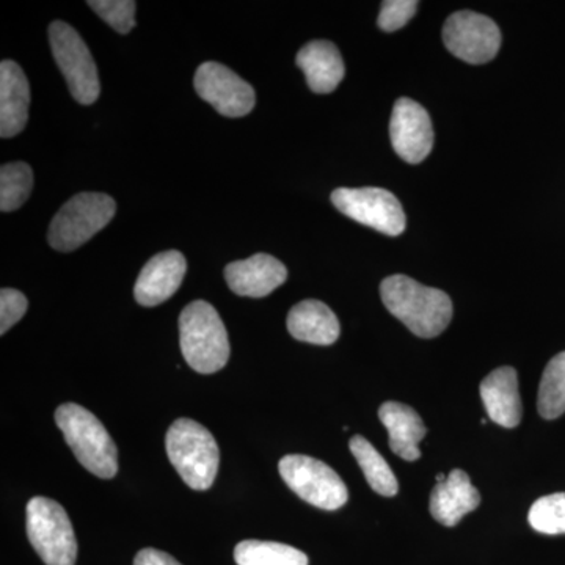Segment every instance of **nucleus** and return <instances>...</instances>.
<instances>
[{
	"label": "nucleus",
	"mask_w": 565,
	"mask_h": 565,
	"mask_svg": "<svg viewBox=\"0 0 565 565\" xmlns=\"http://www.w3.org/2000/svg\"><path fill=\"white\" fill-rule=\"evenodd\" d=\"M386 310L419 338H435L448 329L452 302L448 294L405 275H392L381 285Z\"/></svg>",
	"instance_id": "nucleus-1"
},
{
	"label": "nucleus",
	"mask_w": 565,
	"mask_h": 565,
	"mask_svg": "<svg viewBox=\"0 0 565 565\" xmlns=\"http://www.w3.org/2000/svg\"><path fill=\"white\" fill-rule=\"evenodd\" d=\"M180 344L195 373L214 374L230 360L228 332L211 303L195 300L180 316Z\"/></svg>",
	"instance_id": "nucleus-2"
},
{
	"label": "nucleus",
	"mask_w": 565,
	"mask_h": 565,
	"mask_svg": "<svg viewBox=\"0 0 565 565\" xmlns=\"http://www.w3.org/2000/svg\"><path fill=\"white\" fill-rule=\"evenodd\" d=\"M55 423L85 470L102 479L117 475V445L92 412L77 404H63L55 411Z\"/></svg>",
	"instance_id": "nucleus-3"
},
{
	"label": "nucleus",
	"mask_w": 565,
	"mask_h": 565,
	"mask_svg": "<svg viewBox=\"0 0 565 565\" xmlns=\"http://www.w3.org/2000/svg\"><path fill=\"white\" fill-rule=\"evenodd\" d=\"M166 448L185 484L200 492L211 489L221 463V451L206 427L193 419H177L167 433Z\"/></svg>",
	"instance_id": "nucleus-4"
},
{
	"label": "nucleus",
	"mask_w": 565,
	"mask_h": 565,
	"mask_svg": "<svg viewBox=\"0 0 565 565\" xmlns=\"http://www.w3.org/2000/svg\"><path fill=\"white\" fill-rule=\"evenodd\" d=\"M115 212L117 203L106 193H77L52 218L47 241L54 250H76L106 228Z\"/></svg>",
	"instance_id": "nucleus-5"
},
{
	"label": "nucleus",
	"mask_w": 565,
	"mask_h": 565,
	"mask_svg": "<svg viewBox=\"0 0 565 565\" xmlns=\"http://www.w3.org/2000/svg\"><path fill=\"white\" fill-rule=\"evenodd\" d=\"M28 535L44 564H76V534L68 514L57 501L44 497L29 501Z\"/></svg>",
	"instance_id": "nucleus-6"
},
{
	"label": "nucleus",
	"mask_w": 565,
	"mask_h": 565,
	"mask_svg": "<svg viewBox=\"0 0 565 565\" xmlns=\"http://www.w3.org/2000/svg\"><path fill=\"white\" fill-rule=\"evenodd\" d=\"M278 470L286 486L316 508L337 511L348 503L349 492L343 479L321 460L300 455L285 456Z\"/></svg>",
	"instance_id": "nucleus-7"
},
{
	"label": "nucleus",
	"mask_w": 565,
	"mask_h": 565,
	"mask_svg": "<svg viewBox=\"0 0 565 565\" xmlns=\"http://www.w3.org/2000/svg\"><path fill=\"white\" fill-rule=\"evenodd\" d=\"M50 43L55 63L65 76L73 98L84 106H90L99 98L98 70L90 50L79 33L70 24L54 21L50 25Z\"/></svg>",
	"instance_id": "nucleus-8"
},
{
	"label": "nucleus",
	"mask_w": 565,
	"mask_h": 565,
	"mask_svg": "<svg viewBox=\"0 0 565 565\" xmlns=\"http://www.w3.org/2000/svg\"><path fill=\"white\" fill-rule=\"evenodd\" d=\"M332 203L345 217L377 230L386 236H399L404 233L407 218L403 204L385 189H337L332 193Z\"/></svg>",
	"instance_id": "nucleus-9"
},
{
	"label": "nucleus",
	"mask_w": 565,
	"mask_h": 565,
	"mask_svg": "<svg viewBox=\"0 0 565 565\" xmlns=\"http://www.w3.org/2000/svg\"><path fill=\"white\" fill-rule=\"evenodd\" d=\"M444 41L446 50L460 61L482 65L497 57L501 32L484 14L459 11L445 22Z\"/></svg>",
	"instance_id": "nucleus-10"
},
{
	"label": "nucleus",
	"mask_w": 565,
	"mask_h": 565,
	"mask_svg": "<svg viewBox=\"0 0 565 565\" xmlns=\"http://www.w3.org/2000/svg\"><path fill=\"white\" fill-rule=\"evenodd\" d=\"M193 85L200 98L210 103L223 117H245L255 107L256 95L252 85L222 63L200 65Z\"/></svg>",
	"instance_id": "nucleus-11"
},
{
	"label": "nucleus",
	"mask_w": 565,
	"mask_h": 565,
	"mask_svg": "<svg viewBox=\"0 0 565 565\" xmlns=\"http://www.w3.org/2000/svg\"><path fill=\"white\" fill-rule=\"evenodd\" d=\"M390 137L394 151L405 162H423L434 147V128L429 114L414 99H397L390 121Z\"/></svg>",
	"instance_id": "nucleus-12"
},
{
	"label": "nucleus",
	"mask_w": 565,
	"mask_h": 565,
	"mask_svg": "<svg viewBox=\"0 0 565 565\" xmlns=\"http://www.w3.org/2000/svg\"><path fill=\"white\" fill-rule=\"evenodd\" d=\"M188 263L177 250L159 253L145 264L137 278L134 297L141 307H156L169 300L184 280Z\"/></svg>",
	"instance_id": "nucleus-13"
},
{
	"label": "nucleus",
	"mask_w": 565,
	"mask_h": 565,
	"mask_svg": "<svg viewBox=\"0 0 565 565\" xmlns=\"http://www.w3.org/2000/svg\"><path fill=\"white\" fill-rule=\"evenodd\" d=\"M288 278L285 264L274 256L258 253L243 262H234L225 267V280L230 289L241 297L262 299L280 288Z\"/></svg>",
	"instance_id": "nucleus-14"
},
{
	"label": "nucleus",
	"mask_w": 565,
	"mask_h": 565,
	"mask_svg": "<svg viewBox=\"0 0 565 565\" xmlns=\"http://www.w3.org/2000/svg\"><path fill=\"white\" fill-rule=\"evenodd\" d=\"M31 107V87L17 62L0 63V136L11 139L24 131Z\"/></svg>",
	"instance_id": "nucleus-15"
},
{
	"label": "nucleus",
	"mask_w": 565,
	"mask_h": 565,
	"mask_svg": "<svg viewBox=\"0 0 565 565\" xmlns=\"http://www.w3.org/2000/svg\"><path fill=\"white\" fill-rule=\"evenodd\" d=\"M481 397L493 423L512 429L522 422L523 405L514 367H498L487 375L481 384Z\"/></svg>",
	"instance_id": "nucleus-16"
},
{
	"label": "nucleus",
	"mask_w": 565,
	"mask_h": 565,
	"mask_svg": "<svg viewBox=\"0 0 565 565\" xmlns=\"http://www.w3.org/2000/svg\"><path fill=\"white\" fill-rule=\"evenodd\" d=\"M481 504V494L462 470H452L448 479L434 487L430 514L445 526H456Z\"/></svg>",
	"instance_id": "nucleus-17"
},
{
	"label": "nucleus",
	"mask_w": 565,
	"mask_h": 565,
	"mask_svg": "<svg viewBox=\"0 0 565 565\" xmlns=\"http://www.w3.org/2000/svg\"><path fill=\"white\" fill-rule=\"evenodd\" d=\"M379 418L388 429V444L394 455L407 462H415L422 457L419 444L426 437L427 430L422 416L414 408L390 401L379 408Z\"/></svg>",
	"instance_id": "nucleus-18"
},
{
	"label": "nucleus",
	"mask_w": 565,
	"mask_h": 565,
	"mask_svg": "<svg viewBox=\"0 0 565 565\" xmlns=\"http://www.w3.org/2000/svg\"><path fill=\"white\" fill-rule=\"evenodd\" d=\"M296 62L307 77L308 87L319 95L332 93L345 74L343 57L330 41H311L305 44L297 54Z\"/></svg>",
	"instance_id": "nucleus-19"
},
{
	"label": "nucleus",
	"mask_w": 565,
	"mask_h": 565,
	"mask_svg": "<svg viewBox=\"0 0 565 565\" xmlns=\"http://www.w3.org/2000/svg\"><path fill=\"white\" fill-rule=\"evenodd\" d=\"M288 330L292 338L303 343L330 345L340 338L337 315L319 300H303L288 315Z\"/></svg>",
	"instance_id": "nucleus-20"
},
{
	"label": "nucleus",
	"mask_w": 565,
	"mask_h": 565,
	"mask_svg": "<svg viewBox=\"0 0 565 565\" xmlns=\"http://www.w3.org/2000/svg\"><path fill=\"white\" fill-rule=\"evenodd\" d=\"M349 448H351L353 457L363 470L367 484L374 492L382 494V497H394L399 492V482H397L392 468L366 438L362 435H353L351 441H349Z\"/></svg>",
	"instance_id": "nucleus-21"
},
{
	"label": "nucleus",
	"mask_w": 565,
	"mask_h": 565,
	"mask_svg": "<svg viewBox=\"0 0 565 565\" xmlns=\"http://www.w3.org/2000/svg\"><path fill=\"white\" fill-rule=\"evenodd\" d=\"M237 565H308V556L278 542L244 541L234 548Z\"/></svg>",
	"instance_id": "nucleus-22"
},
{
	"label": "nucleus",
	"mask_w": 565,
	"mask_h": 565,
	"mask_svg": "<svg viewBox=\"0 0 565 565\" xmlns=\"http://www.w3.org/2000/svg\"><path fill=\"white\" fill-rule=\"evenodd\" d=\"M537 411L545 419L565 414V352L557 353L546 364L539 385Z\"/></svg>",
	"instance_id": "nucleus-23"
},
{
	"label": "nucleus",
	"mask_w": 565,
	"mask_h": 565,
	"mask_svg": "<svg viewBox=\"0 0 565 565\" xmlns=\"http://www.w3.org/2000/svg\"><path fill=\"white\" fill-rule=\"evenodd\" d=\"M33 189V173L25 162H10L0 169V211L20 210Z\"/></svg>",
	"instance_id": "nucleus-24"
},
{
	"label": "nucleus",
	"mask_w": 565,
	"mask_h": 565,
	"mask_svg": "<svg viewBox=\"0 0 565 565\" xmlns=\"http://www.w3.org/2000/svg\"><path fill=\"white\" fill-rule=\"evenodd\" d=\"M527 522L537 533L565 534V493L546 494L531 505Z\"/></svg>",
	"instance_id": "nucleus-25"
},
{
	"label": "nucleus",
	"mask_w": 565,
	"mask_h": 565,
	"mask_svg": "<svg viewBox=\"0 0 565 565\" xmlns=\"http://www.w3.org/2000/svg\"><path fill=\"white\" fill-rule=\"evenodd\" d=\"M87 6L92 7V10L111 29L122 35L136 28L134 14H136L137 3L134 0H90Z\"/></svg>",
	"instance_id": "nucleus-26"
},
{
	"label": "nucleus",
	"mask_w": 565,
	"mask_h": 565,
	"mask_svg": "<svg viewBox=\"0 0 565 565\" xmlns=\"http://www.w3.org/2000/svg\"><path fill=\"white\" fill-rule=\"evenodd\" d=\"M418 2L416 0H386L382 3L377 24L382 31L396 32L403 29L415 17Z\"/></svg>",
	"instance_id": "nucleus-27"
},
{
	"label": "nucleus",
	"mask_w": 565,
	"mask_h": 565,
	"mask_svg": "<svg viewBox=\"0 0 565 565\" xmlns=\"http://www.w3.org/2000/svg\"><path fill=\"white\" fill-rule=\"evenodd\" d=\"M28 307L24 294L17 289L3 288L0 291V334H6L14 323L20 322Z\"/></svg>",
	"instance_id": "nucleus-28"
},
{
	"label": "nucleus",
	"mask_w": 565,
	"mask_h": 565,
	"mask_svg": "<svg viewBox=\"0 0 565 565\" xmlns=\"http://www.w3.org/2000/svg\"><path fill=\"white\" fill-rule=\"evenodd\" d=\"M134 565H182L170 556L169 553L159 552L154 548H143L137 553Z\"/></svg>",
	"instance_id": "nucleus-29"
},
{
	"label": "nucleus",
	"mask_w": 565,
	"mask_h": 565,
	"mask_svg": "<svg viewBox=\"0 0 565 565\" xmlns=\"http://www.w3.org/2000/svg\"><path fill=\"white\" fill-rule=\"evenodd\" d=\"M446 479H448V476L445 475H438L437 476V484H441V482H445Z\"/></svg>",
	"instance_id": "nucleus-30"
}]
</instances>
